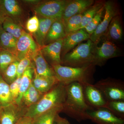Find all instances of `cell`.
Returning <instances> with one entry per match:
<instances>
[{
    "instance_id": "277c9868",
    "label": "cell",
    "mask_w": 124,
    "mask_h": 124,
    "mask_svg": "<svg viewBox=\"0 0 124 124\" xmlns=\"http://www.w3.org/2000/svg\"><path fill=\"white\" fill-rule=\"evenodd\" d=\"M93 43L90 39L85 43L80 44L72 51L64 55L62 62H63L67 66L72 67L93 64Z\"/></svg>"
},
{
    "instance_id": "ab89813d",
    "label": "cell",
    "mask_w": 124,
    "mask_h": 124,
    "mask_svg": "<svg viewBox=\"0 0 124 124\" xmlns=\"http://www.w3.org/2000/svg\"><path fill=\"white\" fill-rule=\"evenodd\" d=\"M23 2L28 5H35V6H36L39 4L40 0H23Z\"/></svg>"
},
{
    "instance_id": "30bf717a",
    "label": "cell",
    "mask_w": 124,
    "mask_h": 124,
    "mask_svg": "<svg viewBox=\"0 0 124 124\" xmlns=\"http://www.w3.org/2000/svg\"><path fill=\"white\" fill-rule=\"evenodd\" d=\"M82 85L85 99L91 108H106L107 101L97 88L90 83Z\"/></svg>"
},
{
    "instance_id": "4fadbf2b",
    "label": "cell",
    "mask_w": 124,
    "mask_h": 124,
    "mask_svg": "<svg viewBox=\"0 0 124 124\" xmlns=\"http://www.w3.org/2000/svg\"><path fill=\"white\" fill-rule=\"evenodd\" d=\"M90 35L84 29L70 32L63 39L62 51L63 55L70 51L81 42L89 39Z\"/></svg>"
},
{
    "instance_id": "ac0fdd59",
    "label": "cell",
    "mask_w": 124,
    "mask_h": 124,
    "mask_svg": "<svg viewBox=\"0 0 124 124\" xmlns=\"http://www.w3.org/2000/svg\"><path fill=\"white\" fill-rule=\"evenodd\" d=\"M39 23L37 31L33 34V36L40 48L45 45V41L47 33L55 19L40 17Z\"/></svg>"
},
{
    "instance_id": "83f0119b",
    "label": "cell",
    "mask_w": 124,
    "mask_h": 124,
    "mask_svg": "<svg viewBox=\"0 0 124 124\" xmlns=\"http://www.w3.org/2000/svg\"><path fill=\"white\" fill-rule=\"evenodd\" d=\"M103 5L104 4L101 2H97L87 9L83 13L82 21L79 30L84 29Z\"/></svg>"
},
{
    "instance_id": "8fae6325",
    "label": "cell",
    "mask_w": 124,
    "mask_h": 124,
    "mask_svg": "<svg viewBox=\"0 0 124 124\" xmlns=\"http://www.w3.org/2000/svg\"><path fill=\"white\" fill-rule=\"evenodd\" d=\"M119 53L118 48L110 41L106 40L95 49L93 64H101L107 59L118 56Z\"/></svg>"
},
{
    "instance_id": "d4e9b609",
    "label": "cell",
    "mask_w": 124,
    "mask_h": 124,
    "mask_svg": "<svg viewBox=\"0 0 124 124\" xmlns=\"http://www.w3.org/2000/svg\"><path fill=\"white\" fill-rule=\"evenodd\" d=\"M108 30V35L110 39L115 41L122 39L123 31L119 16H116L113 18Z\"/></svg>"
},
{
    "instance_id": "9a60e30c",
    "label": "cell",
    "mask_w": 124,
    "mask_h": 124,
    "mask_svg": "<svg viewBox=\"0 0 124 124\" xmlns=\"http://www.w3.org/2000/svg\"><path fill=\"white\" fill-rule=\"evenodd\" d=\"M63 39L40 48V50L44 57L46 58L51 61V64H60L62 63L61 54Z\"/></svg>"
},
{
    "instance_id": "52a82bcc",
    "label": "cell",
    "mask_w": 124,
    "mask_h": 124,
    "mask_svg": "<svg viewBox=\"0 0 124 124\" xmlns=\"http://www.w3.org/2000/svg\"><path fill=\"white\" fill-rule=\"evenodd\" d=\"M40 49L32 36L23 30L22 35L17 39V57L18 60L25 57L32 59L33 56Z\"/></svg>"
},
{
    "instance_id": "ba28073f",
    "label": "cell",
    "mask_w": 124,
    "mask_h": 124,
    "mask_svg": "<svg viewBox=\"0 0 124 124\" xmlns=\"http://www.w3.org/2000/svg\"><path fill=\"white\" fill-rule=\"evenodd\" d=\"M104 6L103 19L90 37V39L93 43L98 42L101 37L106 32L112 20L117 15V10L113 1H107L104 3Z\"/></svg>"
},
{
    "instance_id": "e0dca14e",
    "label": "cell",
    "mask_w": 124,
    "mask_h": 124,
    "mask_svg": "<svg viewBox=\"0 0 124 124\" xmlns=\"http://www.w3.org/2000/svg\"><path fill=\"white\" fill-rule=\"evenodd\" d=\"M66 36L64 23L62 20H55L47 33L45 40V45L63 39Z\"/></svg>"
},
{
    "instance_id": "7c38bea8",
    "label": "cell",
    "mask_w": 124,
    "mask_h": 124,
    "mask_svg": "<svg viewBox=\"0 0 124 124\" xmlns=\"http://www.w3.org/2000/svg\"><path fill=\"white\" fill-rule=\"evenodd\" d=\"M93 0L68 1L64 9L62 20L64 23L73 16L82 14L93 4Z\"/></svg>"
},
{
    "instance_id": "8d00e7d4",
    "label": "cell",
    "mask_w": 124,
    "mask_h": 124,
    "mask_svg": "<svg viewBox=\"0 0 124 124\" xmlns=\"http://www.w3.org/2000/svg\"><path fill=\"white\" fill-rule=\"evenodd\" d=\"M53 124H71L66 118L60 117L58 114L55 116Z\"/></svg>"
},
{
    "instance_id": "74e56055",
    "label": "cell",
    "mask_w": 124,
    "mask_h": 124,
    "mask_svg": "<svg viewBox=\"0 0 124 124\" xmlns=\"http://www.w3.org/2000/svg\"><path fill=\"white\" fill-rule=\"evenodd\" d=\"M16 124H33V119L23 116L20 118Z\"/></svg>"
},
{
    "instance_id": "4dcf8cb0",
    "label": "cell",
    "mask_w": 124,
    "mask_h": 124,
    "mask_svg": "<svg viewBox=\"0 0 124 124\" xmlns=\"http://www.w3.org/2000/svg\"><path fill=\"white\" fill-rule=\"evenodd\" d=\"M114 115L124 119V101H107L106 108Z\"/></svg>"
},
{
    "instance_id": "cb8c5ba5",
    "label": "cell",
    "mask_w": 124,
    "mask_h": 124,
    "mask_svg": "<svg viewBox=\"0 0 124 124\" xmlns=\"http://www.w3.org/2000/svg\"><path fill=\"white\" fill-rule=\"evenodd\" d=\"M4 30L14 37L18 39L22 35L23 29L18 22L13 19L8 17L2 24Z\"/></svg>"
},
{
    "instance_id": "836d02e7",
    "label": "cell",
    "mask_w": 124,
    "mask_h": 124,
    "mask_svg": "<svg viewBox=\"0 0 124 124\" xmlns=\"http://www.w3.org/2000/svg\"><path fill=\"white\" fill-rule=\"evenodd\" d=\"M32 60L31 58L25 57L19 61L17 67V78L21 77L24 71L31 66Z\"/></svg>"
},
{
    "instance_id": "f546056e",
    "label": "cell",
    "mask_w": 124,
    "mask_h": 124,
    "mask_svg": "<svg viewBox=\"0 0 124 124\" xmlns=\"http://www.w3.org/2000/svg\"><path fill=\"white\" fill-rule=\"evenodd\" d=\"M83 13L79 14L71 17L64 23V27L66 35L70 32L79 30L82 21Z\"/></svg>"
},
{
    "instance_id": "d590c367",
    "label": "cell",
    "mask_w": 124,
    "mask_h": 124,
    "mask_svg": "<svg viewBox=\"0 0 124 124\" xmlns=\"http://www.w3.org/2000/svg\"><path fill=\"white\" fill-rule=\"evenodd\" d=\"M22 77L17 78L9 85L10 90L14 102L18 96Z\"/></svg>"
},
{
    "instance_id": "3957f363",
    "label": "cell",
    "mask_w": 124,
    "mask_h": 124,
    "mask_svg": "<svg viewBox=\"0 0 124 124\" xmlns=\"http://www.w3.org/2000/svg\"><path fill=\"white\" fill-rule=\"evenodd\" d=\"M54 76L58 82L66 85L73 82L82 85L90 83L89 74L93 64L80 67L62 66L61 64H51Z\"/></svg>"
},
{
    "instance_id": "7402d4cb",
    "label": "cell",
    "mask_w": 124,
    "mask_h": 124,
    "mask_svg": "<svg viewBox=\"0 0 124 124\" xmlns=\"http://www.w3.org/2000/svg\"><path fill=\"white\" fill-rule=\"evenodd\" d=\"M34 72V68L33 69V68L31 66L28 68L27 69L24 71L22 76L19 94L15 101V103L18 106H19L22 102L23 95L29 88L32 82Z\"/></svg>"
},
{
    "instance_id": "d6986e66",
    "label": "cell",
    "mask_w": 124,
    "mask_h": 124,
    "mask_svg": "<svg viewBox=\"0 0 124 124\" xmlns=\"http://www.w3.org/2000/svg\"><path fill=\"white\" fill-rule=\"evenodd\" d=\"M2 25L0 26V48L17 57V39L5 31L2 28Z\"/></svg>"
},
{
    "instance_id": "f35d334b",
    "label": "cell",
    "mask_w": 124,
    "mask_h": 124,
    "mask_svg": "<svg viewBox=\"0 0 124 124\" xmlns=\"http://www.w3.org/2000/svg\"><path fill=\"white\" fill-rule=\"evenodd\" d=\"M8 17L1 6L0 5V26L2 25L4 21Z\"/></svg>"
},
{
    "instance_id": "e575fe53",
    "label": "cell",
    "mask_w": 124,
    "mask_h": 124,
    "mask_svg": "<svg viewBox=\"0 0 124 124\" xmlns=\"http://www.w3.org/2000/svg\"><path fill=\"white\" fill-rule=\"evenodd\" d=\"M39 23V21L37 16H33L29 18L27 21L26 23L27 30L32 34L35 33L38 30Z\"/></svg>"
},
{
    "instance_id": "7a4b0ae2",
    "label": "cell",
    "mask_w": 124,
    "mask_h": 124,
    "mask_svg": "<svg viewBox=\"0 0 124 124\" xmlns=\"http://www.w3.org/2000/svg\"><path fill=\"white\" fill-rule=\"evenodd\" d=\"M66 95L65 85L59 82L36 103L28 107L23 116L33 119L51 108L62 105Z\"/></svg>"
},
{
    "instance_id": "5bb4252c",
    "label": "cell",
    "mask_w": 124,
    "mask_h": 124,
    "mask_svg": "<svg viewBox=\"0 0 124 124\" xmlns=\"http://www.w3.org/2000/svg\"><path fill=\"white\" fill-rule=\"evenodd\" d=\"M15 102L2 107L0 111V124H16L24 115Z\"/></svg>"
},
{
    "instance_id": "8992f818",
    "label": "cell",
    "mask_w": 124,
    "mask_h": 124,
    "mask_svg": "<svg viewBox=\"0 0 124 124\" xmlns=\"http://www.w3.org/2000/svg\"><path fill=\"white\" fill-rule=\"evenodd\" d=\"M68 1L54 0L41 2L35 6L33 10L40 17L62 20V16Z\"/></svg>"
},
{
    "instance_id": "9c48e42d",
    "label": "cell",
    "mask_w": 124,
    "mask_h": 124,
    "mask_svg": "<svg viewBox=\"0 0 124 124\" xmlns=\"http://www.w3.org/2000/svg\"><path fill=\"white\" fill-rule=\"evenodd\" d=\"M89 119L97 124H124V119L115 115L105 108L91 109L88 111Z\"/></svg>"
},
{
    "instance_id": "6da1fadb",
    "label": "cell",
    "mask_w": 124,
    "mask_h": 124,
    "mask_svg": "<svg viewBox=\"0 0 124 124\" xmlns=\"http://www.w3.org/2000/svg\"><path fill=\"white\" fill-rule=\"evenodd\" d=\"M65 88L66 97L62 111L78 122L89 119L87 112L93 108L86 102L82 85L73 82L65 85Z\"/></svg>"
},
{
    "instance_id": "1f68e13d",
    "label": "cell",
    "mask_w": 124,
    "mask_h": 124,
    "mask_svg": "<svg viewBox=\"0 0 124 124\" xmlns=\"http://www.w3.org/2000/svg\"><path fill=\"white\" fill-rule=\"evenodd\" d=\"M104 11V5L99 10L93 19L84 28L90 35H92L97 29L99 24L102 21L103 13Z\"/></svg>"
},
{
    "instance_id": "b9f144b4",
    "label": "cell",
    "mask_w": 124,
    "mask_h": 124,
    "mask_svg": "<svg viewBox=\"0 0 124 124\" xmlns=\"http://www.w3.org/2000/svg\"></svg>"
},
{
    "instance_id": "5b68a950",
    "label": "cell",
    "mask_w": 124,
    "mask_h": 124,
    "mask_svg": "<svg viewBox=\"0 0 124 124\" xmlns=\"http://www.w3.org/2000/svg\"><path fill=\"white\" fill-rule=\"evenodd\" d=\"M102 93L107 101H124V86L123 82L112 79H106L93 85Z\"/></svg>"
},
{
    "instance_id": "ffe728a7",
    "label": "cell",
    "mask_w": 124,
    "mask_h": 124,
    "mask_svg": "<svg viewBox=\"0 0 124 124\" xmlns=\"http://www.w3.org/2000/svg\"><path fill=\"white\" fill-rule=\"evenodd\" d=\"M0 5L7 16L16 21L22 16V9L17 1L0 0Z\"/></svg>"
},
{
    "instance_id": "484cf974",
    "label": "cell",
    "mask_w": 124,
    "mask_h": 124,
    "mask_svg": "<svg viewBox=\"0 0 124 124\" xmlns=\"http://www.w3.org/2000/svg\"><path fill=\"white\" fill-rule=\"evenodd\" d=\"M43 94L39 92L31 83L29 88L23 95L22 100L27 106L35 104L42 97Z\"/></svg>"
},
{
    "instance_id": "60d3db41",
    "label": "cell",
    "mask_w": 124,
    "mask_h": 124,
    "mask_svg": "<svg viewBox=\"0 0 124 124\" xmlns=\"http://www.w3.org/2000/svg\"><path fill=\"white\" fill-rule=\"evenodd\" d=\"M2 108V106L1 104L0 103V111L1 109V108Z\"/></svg>"
},
{
    "instance_id": "f1b7e54d",
    "label": "cell",
    "mask_w": 124,
    "mask_h": 124,
    "mask_svg": "<svg viewBox=\"0 0 124 124\" xmlns=\"http://www.w3.org/2000/svg\"><path fill=\"white\" fill-rule=\"evenodd\" d=\"M19 61L16 55L0 48V75H2L9 65Z\"/></svg>"
},
{
    "instance_id": "4316f807",
    "label": "cell",
    "mask_w": 124,
    "mask_h": 124,
    "mask_svg": "<svg viewBox=\"0 0 124 124\" xmlns=\"http://www.w3.org/2000/svg\"><path fill=\"white\" fill-rule=\"evenodd\" d=\"M13 102L9 85L5 81L2 76L0 75V103L3 107Z\"/></svg>"
},
{
    "instance_id": "44dd1931",
    "label": "cell",
    "mask_w": 124,
    "mask_h": 124,
    "mask_svg": "<svg viewBox=\"0 0 124 124\" xmlns=\"http://www.w3.org/2000/svg\"><path fill=\"white\" fill-rule=\"evenodd\" d=\"M32 60L35 64V70L38 75L46 76H55L53 69L49 66L40 49L33 56Z\"/></svg>"
},
{
    "instance_id": "2e32d148",
    "label": "cell",
    "mask_w": 124,
    "mask_h": 124,
    "mask_svg": "<svg viewBox=\"0 0 124 124\" xmlns=\"http://www.w3.org/2000/svg\"><path fill=\"white\" fill-rule=\"evenodd\" d=\"M34 78L32 85L35 88L42 94L46 93L59 83L55 76L40 75L37 73L34 68Z\"/></svg>"
},
{
    "instance_id": "d6a6232c",
    "label": "cell",
    "mask_w": 124,
    "mask_h": 124,
    "mask_svg": "<svg viewBox=\"0 0 124 124\" xmlns=\"http://www.w3.org/2000/svg\"><path fill=\"white\" fill-rule=\"evenodd\" d=\"M19 61H16L7 67L1 75L2 78L8 84H11L17 78V70Z\"/></svg>"
},
{
    "instance_id": "603a6c76",
    "label": "cell",
    "mask_w": 124,
    "mask_h": 124,
    "mask_svg": "<svg viewBox=\"0 0 124 124\" xmlns=\"http://www.w3.org/2000/svg\"><path fill=\"white\" fill-rule=\"evenodd\" d=\"M63 110V105L55 107L33 119V124H53L55 116Z\"/></svg>"
}]
</instances>
